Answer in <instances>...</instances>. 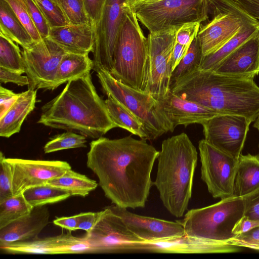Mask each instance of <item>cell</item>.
Returning <instances> with one entry per match:
<instances>
[{
  "instance_id": "1",
  "label": "cell",
  "mask_w": 259,
  "mask_h": 259,
  "mask_svg": "<svg viewBox=\"0 0 259 259\" xmlns=\"http://www.w3.org/2000/svg\"><path fill=\"white\" fill-rule=\"evenodd\" d=\"M158 154L145 139L101 137L90 143L87 165L112 203L126 209L143 208L153 185L151 175Z\"/></svg>"
},
{
  "instance_id": "2",
  "label": "cell",
  "mask_w": 259,
  "mask_h": 259,
  "mask_svg": "<svg viewBox=\"0 0 259 259\" xmlns=\"http://www.w3.org/2000/svg\"><path fill=\"white\" fill-rule=\"evenodd\" d=\"M174 94L209 108L220 114L259 115V87L251 77L204 70L199 67L171 82Z\"/></svg>"
},
{
  "instance_id": "3",
  "label": "cell",
  "mask_w": 259,
  "mask_h": 259,
  "mask_svg": "<svg viewBox=\"0 0 259 259\" xmlns=\"http://www.w3.org/2000/svg\"><path fill=\"white\" fill-rule=\"evenodd\" d=\"M37 123L98 139L117 127L98 94L91 73L68 81L63 91L44 105Z\"/></svg>"
},
{
  "instance_id": "4",
  "label": "cell",
  "mask_w": 259,
  "mask_h": 259,
  "mask_svg": "<svg viewBox=\"0 0 259 259\" xmlns=\"http://www.w3.org/2000/svg\"><path fill=\"white\" fill-rule=\"evenodd\" d=\"M157 159L153 185L168 211L181 218L192 196L198 152L188 136L182 133L162 141Z\"/></svg>"
},
{
  "instance_id": "5",
  "label": "cell",
  "mask_w": 259,
  "mask_h": 259,
  "mask_svg": "<svg viewBox=\"0 0 259 259\" xmlns=\"http://www.w3.org/2000/svg\"><path fill=\"white\" fill-rule=\"evenodd\" d=\"M148 40L130 6L115 44L110 74L124 84L141 91Z\"/></svg>"
},
{
  "instance_id": "6",
  "label": "cell",
  "mask_w": 259,
  "mask_h": 259,
  "mask_svg": "<svg viewBox=\"0 0 259 259\" xmlns=\"http://www.w3.org/2000/svg\"><path fill=\"white\" fill-rule=\"evenodd\" d=\"M243 197L232 196L205 207L189 210L182 220L185 235L228 242L235 237L233 229L243 217Z\"/></svg>"
},
{
  "instance_id": "7",
  "label": "cell",
  "mask_w": 259,
  "mask_h": 259,
  "mask_svg": "<svg viewBox=\"0 0 259 259\" xmlns=\"http://www.w3.org/2000/svg\"><path fill=\"white\" fill-rule=\"evenodd\" d=\"M96 72L104 92L142 123L148 140L173 132L171 124L158 109V101L151 96L124 84L105 70L100 69Z\"/></svg>"
},
{
  "instance_id": "8",
  "label": "cell",
  "mask_w": 259,
  "mask_h": 259,
  "mask_svg": "<svg viewBox=\"0 0 259 259\" xmlns=\"http://www.w3.org/2000/svg\"><path fill=\"white\" fill-rule=\"evenodd\" d=\"M132 9L151 33L201 23L208 18L209 10L208 0H159L137 4Z\"/></svg>"
},
{
  "instance_id": "9",
  "label": "cell",
  "mask_w": 259,
  "mask_h": 259,
  "mask_svg": "<svg viewBox=\"0 0 259 259\" xmlns=\"http://www.w3.org/2000/svg\"><path fill=\"white\" fill-rule=\"evenodd\" d=\"M179 28L150 32L147 37V55L141 91L157 101L163 99L170 92L171 57Z\"/></svg>"
},
{
  "instance_id": "10",
  "label": "cell",
  "mask_w": 259,
  "mask_h": 259,
  "mask_svg": "<svg viewBox=\"0 0 259 259\" xmlns=\"http://www.w3.org/2000/svg\"><path fill=\"white\" fill-rule=\"evenodd\" d=\"M212 19L200 27L199 38L203 56L221 47L245 25L259 20L249 15L234 0H208Z\"/></svg>"
},
{
  "instance_id": "11",
  "label": "cell",
  "mask_w": 259,
  "mask_h": 259,
  "mask_svg": "<svg viewBox=\"0 0 259 259\" xmlns=\"http://www.w3.org/2000/svg\"><path fill=\"white\" fill-rule=\"evenodd\" d=\"M201 179L209 193L221 199L232 197L238 159L216 148L204 139L198 143Z\"/></svg>"
},
{
  "instance_id": "12",
  "label": "cell",
  "mask_w": 259,
  "mask_h": 259,
  "mask_svg": "<svg viewBox=\"0 0 259 259\" xmlns=\"http://www.w3.org/2000/svg\"><path fill=\"white\" fill-rule=\"evenodd\" d=\"M130 6L128 0L105 1L100 18L94 27L93 69L96 72L103 69L110 72L115 44Z\"/></svg>"
},
{
  "instance_id": "13",
  "label": "cell",
  "mask_w": 259,
  "mask_h": 259,
  "mask_svg": "<svg viewBox=\"0 0 259 259\" xmlns=\"http://www.w3.org/2000/svg\"><path fill=\"white\" fill-rule=\"evenodd\" d=\"M28 88L52 90L60 62L66 52L49 37L21 52Z\"/></svg>"
},
{
  "instance_id": "14",
  "label": "cell",
  "mask_w": 259,
  "mask_h": 259,
  "mask_svg": "<svg viewBox=\"0 0 259 259\" xmlns=\"http://www.w3.org/2000/svg\"><path fill=\"white\" fill-rule=\"evenodd\" d=\"M85 237L91 246L92 253L131 252L136 243L143 241L108 206L101 211L93 229Z\"/></svg>"
},
{
  "instance_id": "15",
  "label": "cell",
  "mask_w": 259,
  "mask_h": 259,
  "mask_svg": "<svg viewBox=\"0 0 259 259\" xmlns=\"http://www.w3.org/2000/svg\"><path fill=\"white\" fill-rule=\"evenodd\" d=\"M252 121L245 116L219 114L201 123L204 139L220 150L238 159Z\"/></svg>"
},
{
  "instance_id": "16",
  "label": "cell",
  "mask_w": 259,
  "mask_h": 259,
  "mask_svg": "<svg viewBox=\"0 0 259 259\" xmlns=\"http://www.w3.org/2000/svg\"><path fill=\"white\" fill-rule=\"evenodd\" d=\"M7 159L13 171V195L21 194L29 188L47 184L71 169L70 164L63 161Z\"/></svg>"
},
{
  "instance_id": "17",
  "label": "cell",
  "mask_w": 259,
  "mask_h": 259,
  "mask_svg": "<svg viewBox=\"0 0 259 259\" xmlns=\"http://www.w3.org/2000/svg\"><path fill=\"white\" fill-rule=\"evenodd\" d=\"M241 247L229 242L192 237L186 235L155 241H142L135 244L132 252L172 253H220L239 252Z\"/></svg>"
},
{
  "instance_id": "18",
  "label": "cell",
  "mask_w": 259,
  "mask_h": 259,
  "mask_svg": "<svg viewBox=\"0 0 259 259\" xmlns=\"http://www.w3.org/2000/svg\"><path fill=\"white\" fill-rule=\"evenodd\" d=\"M108 207L121 218L129 230L143 241L167 240L185 235L184 227L177 221L139 215L115 205Z\"/></svg>"
},
{
  "instance_id": "19",
  "label": "cell",
  "mask_w": 259,
  "mask_h": 259,
  "mask_svg": "<svg viewBox=\"0 0 259 259\" xmlns=\"http://www.w3.org/2000/svg\"><path fill=\"white\" fill-rule=\"evenodd\" d=\"M87 248L84 237H75L70 233L0 245L1 250L9 254L83 253Z\"/></svg>"
},
{
  "instance_id": "20",
  "label": "cell",
  "mask_w": 259,
  "mask_h": 259,
  "mask_svg": "<svg viewBox=\"0 0 259 259\" xmlns=\"http://www.w3.org/2000/svg\"><path fill=\"white\" fill-rule=\"evenodd\" d=\"M158 108L171 126L172 131L180 125L201 124L219 115L214 110L197 103L182 98L170 91L162 100L158 101Z\"/></svg>"
},
{
  "instance_id": "21",
  "label": "cell",
  "mask_w": 259,
  "mask_h": 259,
  "mask_svg": "<svg viewBox=\"0 0 259 259\" xmlns=\"http://www.w3.org/2000/svg\"><path fill=\"white\" fill-rule=\"evenodd\" d=\"M212 71L226 75L253 78L258 75V31L225 58Z\"/></svg>"
},
{
  "instance_id": "22",
  "label": "cell",
  "mask_w": 259,
  "mask_h": 259,
  "mask_svg": "<svg viewBox=\"0 0 259 259\" xmlns=\"http://www.w3.org/2000/svg\"><path fill=\"white\" fill-rule=\"evenodd\" d=\"M50 215L46 205L33 207L30 213L0 229V245L38 238L49 224Z\"/></svg>"
},
{
  "instance_id": "23",
  "label": "cell",
  "mask_w": 259,
  "mask_h": 259,
  "mask_svg": "<svg viewBox=\"0 0 259 259\" xmlns=\"http://www.w3.org/2000/svg\"><path fill=\"white\" fill-rule=\"evenodd\" d=\"M49 37L66 53L89 54L94 50V29L91 23L52 28Z\"/></svg>"
},
{
  "instance_id": "24",
  "label": "cell",
  "mask_w": 259,
  "mask_h": 259,
  "mask_svg": "<svg viewBox=\"0 0 259 259\" xmlns=\"http://www.w3.org/2000/svg\"><path fill=\"white\" fill-rule=\"evenodd\" d=\"M37 90L31 88L21 93L15 102L0 118V136L9 138L19 133L27 116L35 108Z\"/></svg>"
},
{
  "instance_id": "25",
  "label": "cell",
  "mask_w": 259,
  "mask_h": 259,
  "mask_svg": "<svg viewBox=\"0 0 259 259\" xmlns=\"http://www.w3.org/2000/svg\"><path fill=\"white\" fill-rule=\"evenodd\" d=\"M259 188V158L249 153L240 155L233 196L243 197Z\"/></svg>"
},
{
  "instance_id": "26",
  "label": "cell",
  "mask_w": 259,
  "mask_h": 259,
  "mask_svg": "<svg viewBox=\"0 0 259 259\" xmlns=\"http://www.w3.org/2000/svg\"><path fill=\"white\" fill-rule=\"evenodd\" d=\"M89 54L66 53L60 62L52 90L90 72L94 64Z\"/></svg>"
},
{
  "instance_id": "27",
  "label": "cell",
  "mask_w": 259,
  "mask_h": 259,
  "mask_svg": "<svg viewBox=\"0 0 259 259\" xmlns=\"http://www.w3.org/2000/svg\"><path fill=\"white\" fill-rule=\"evenodd\" d=\"M0 36L12 40L24 49H28L35 43L11 8L4 0H0Z\"/></svg>"
},
{
  "instance_id": "28",
  "label": "cell",
  "mask_w": 259,
  "mask_h": 259,
  "mask_svg": "<svg viewBox=\"0 0 259 259\" xmlns=\"http://www.w3.org/2000/svg\"><path fill=\"white\" fill-rule=\"evenodd\" d=\"M259 22L244 25L241 30L215 51L202 57L199 68L213 70L225 58L258 32Z\"/></svg>"
},
{
  "instance_id": "29",
  "label": "cell",
  "mask_w": 259,
  "mask_h": 259,
  "mask_svg": "<svg viewBox=\"0 0 259 259\" xmlns=\"http://www.w3.org/2000/svg\"><path fill=\"white\" fill-rule=\"evenodd\" d=\"M105 100L108 114L117 127L126 130L141 139L148 140L142 123L119 103L110 96Z\"/></svg>"
},
{
  "instance_id": "30",
  "label": "cell",
  "mask_w": 259,
  "mask_h": 259,
  "mask_svg": "<svg viewBox=\"0 0 259 259\" xmlns=\"http://www.w3.org/2000/svg\"><path fill=\"white\" fill-rule=\"evenodd\" d=\"M47 184L69 192L72 195L85 197L98 186L97 182L71 169Z\"/></svg>"
},
{
  "instance_id": "31",
  "label": "cell",
  "mask_w": 259,
  "mask_h": 259,
  "mask_svg": "<svg viewBox=\"0 0 259 259\" xmlns=\"http://www.w3.org/2000/svg\"><path fill=\"white\" fill-rule=\"evenodd\" d=\"M22 193L33 207L58 202L71 196L69 192L48 184L29 188Z\"/></svg>"
},
{
  "instance_id": "32",
  "label": "cell",
  "mask_w": 259,
  "mask_h": 259,
  "mask_svg": "<svg viewBox=\"0 0 259 259\" xmlns=\"http://www.w3.org/2000/svg\"><path fill=\"white\" fill-rule=\"evenodd\" d=\"M33 208L23 193L0 201V229L30 213Z\"/></svg>"
},
{
  "instance_id": "33",
  "label": "cell",
  "mask_w": 259,
  "mask_h": 259,
  "mask_svg": "<svg viewBox=\"0 0 259 259\" xmlns=\"http://www.w3.org/2000/svg\"><path fill=\"white\" fill-rule=\"evenodd\" d=\"M21 52L19 45L0 36V67L20 74L25 73Z\"/></svg>"
},
{
  "instance_id": "34",
  "label": "cell",
  "mask_w": 259,
  "mask_h": 259,
  "mask_svg": "<svg viewBox=\"0 0 259 259\" xmlns=\"http://www.w3.org/2000/svg\"><path fill=\"white\" fill-rule=\"evenodd\" d=\"M202 57L200 43L197 36L191 43L186 55L172 71L170 84L178 78L198 68Z\"/></svg>"
},
{
  "instance_id": "35",
  "label": "cell",
  "mask_w": 259,
  "mask_h": 259,
  "mask_svg": "<svg viewBox=\"0 0 259 259\" xmlns=\"http://www.w3.org/2000/svg\"><path fill=\"white\" fill-rule=\"evenodd\" d=\"M86 137L70 131H67L50 138L44 147V152L50 153L60 150L87 147Z\"/></svg>"
},
{
  "instance_id": "36",
  "label": "cell",
  "mask_w": 259,
  "mask_h": 259,
  "mask_svg": "<svg viewBox=\"0 0 259 259\" xmlns=\"http://www.w3.org/2000/svg\"><path fill=\"white\" fill-rule=\"evenodd\" d=\"M61 10L69 25L91 23L83 0H51Z\"/></svg>"
},
{
  "instance_id": "37",
  "label": "cell",
  "mask_w": 259,
  "mask_h": 259,
  "mask_svg": "<svg viewBox=\"0 0 259 259\" xmlns=\"http://www.w3.org/2000/svg\"><path fill=\"white\" fill-rule=\"evenodd\" d=\"M11 8L18 19L27 30L34 42L42 37L32 21L25 0H4Z\"/></svg>"
},
{
  "instance_id": "38",
  "label": "cell",
  "mask_w": 259,
  "mask_h": 259,
  "mask_svg": "<svg viewBox=\"0 0 259 259\" xmlns=\"http://www.w3.org/2000/svg\"><path fill=\"white\" fill-rule=\"evenodd\" d=\"M51 28L68 25L60 8L51 0H34Z\"/></svg>"
},
{
  "instance_id": "39",
  "label": "cell",
  "mask_w": 259,
  "mask_h": 259,
  "mask_svg": "<svg viewBox=\"0 0 259 259\" xmlns=\"http://www.w3.org/2000/svg\"><path fill=\"white\" fill-rule=\"evenodd\" d=\"M13 171L10 163L2 152L0 154V201L13 195Z\"/></svg>"
},
{
  "instance_id": "40",
  "label": "cell",
  "mask_w": 259,
  "mask_h": 259,
  "mask_svg": "<svg viewBox=\"0 0 259 259\" xmlns=\"http://www.w3.org/2000/svg\"><path fill=\"white\" fill-rule=\"evenodd\" d=\"M30 17L42 38L49 37L51 28L34 0H25Z\"/></svg>"
},
{
  "instance_id": "41",
  "label": "cell",
  "mask_w": 259,
  "mask_h": 259,
  "mask_svg": "<svg viewBox=\"0 0 259 259\" xmlns=\"http://www.w3.org/2000/svg\"><path fill=\"white\" fill-rule=\"evenodd\" d=\"M229 243L239 247L259 250V226L250 231L235 236Z\"/></svg>"
},
{
  "instance_id": "42",
  "label": "cell",
  "mask_w": 259,
  "mask_h": 259,
  "mask_svg": "<svg viewBox=\"0 0 259 259\" xmlns=\"http://www.w3.org/2000/svg\"><path fill=\"white\" fill-rule=\"evenodd\" d=\"M200 24L199 22H193L182 25L177 31L176 42L189 48L197 36Z\"/></svg>"
},
{
  "instance_id": "43",
  "label": "cell",
  "mask_w": 259,
  "mask_h": 259,
  "mask_svg": "<svg viewBox=\"0 0 259 259\" xmlns=\"http://www.w3.org/2000/svg\"><path fill=\"white\" fill-rule=\"evenodd\" d=\"M245 210L244 216L253 221H259V188L243 197Z\"/></svg>"
},
{
  "instance_id": "44",
  "label": "cell",
  "mask_w": 259,
  "mask_h": 259,
  "mask_svg": "<svg viewBox=\"0 0 259 259\" xmlns=\"http://www.w3.org/2000/svg\"><path fill=\"white\" fill-rule=\"evenodd\" d=\"M106 0H83L91 24L93 27L98 22Z\"/></svg>"
},
{
  "instance_id": "45",
  "label": "cell",
  "mask_w": 259,
  "mask_h": 259,
  "mask_svg": "<svg viewBox=\"0 0 259 259\" xmlns=\"http://www.w3.org/2000/svg\"><path fill=\"white\" fill-rule=\"evenodd\" d=\"M0 82L6 83L12 82L20 86L28 85L29 79L27 76L0 67Z\"/></svg>"
},
{
  "instance_id": "46",
  "label": "cell",
  "mask_w": 259,
  "mask_h": 259,
  "mask_svg": "<svg viewBox=\"0 0 259 259\" xmlns=\"http://www.w3.org/2000/svg\"><path fill=\"white\" fill-rule=\"evenodd\" d=\"M20 94L0 87V118L2 117L18 98Z\"/></svg>"
},
{
  "instance_id": "47",
  "label": "cell",
  "mask_w": 259,
  "mask_h": 259,
  "mask_svg": "<svg viewBox=\"0 0 259 259\" xmlns=\"http://www.w3.org/2000/svg\"><path fill=\"white\" fill-rule=\"evenodd\" d=\"M101 213V211L97 212H88L78 214V230L90 232L94 226Z\"/></svg>"
},
{
  "instance_id": "48",
  "label": "cell",
  "mask_w": 259,
  "mask_h": 259,
  "mask_svg": "<svg viewBox=\"0 0 259 259\" xmlns=\"http://www.w3.org/2000/svg\"><path fill=\"white\" fill-rule=\"evenodd\" d=\"M78 214L68 217H61L55 219L53 223L55 225L69 231L78 230Z\"/></svg>"
},
{
  "instance_id": "49",
  "label": "cell",
  "mask_w": 259,
  "mask_h": 259,
  "mask_svg": "<svg viewBox=\"0 0 259 259\" xmlns=\"http://www.w3.org/2000/svg\"><path fill=\"white\" fill-rule=\"evenodd\" d=\"M249 15L259 20V0H234Z\"/></svg>"
},
{
  "instance_id": "50",
  "label": "cell",
  "mask_w": 259,
  "mask_h": 259,
  "mask_svg": "<svg viewBox=\"0 0 259 259\" xmlns=\"http://www.w3.org/2000/svg\"><path fill=\"white\" fill-rule=\"evenodd\" d=\"M255 227V221L243 217L237 223L233 229L235 236L246 233Z\"/></svg>"
},
{
  "instance_id": "51",
  "label": "cell",
  "mask_w": 259,
  "mask_h": 259,
  "mask_svg": "<svg viewBox=\"0 0 259 259\" xmlns=\"http://www.w3.org/2000/svg\"><path fill=\"white\" fill-rule=\"evenodd\" d=\"M188 47L175 43L171 57L172 72L186 55Z\"/></svg>"
},
{
  "instance_id": "52",
  "label": "cell",
  "mask_w": 259,
  "mask_h": 259,
  "mask_svg": "<svg viewBox=\"0 0 259 259\" xmlns=\"http://www.w3.org/2000/svg\"><path fill=\"white\" fill-rule=\"evenodd\" d=\"M145 0H128V4L131 8L135 5L141 3Z\"/></svg>"
},
{
  "instance_id": "53",
  "label": "cell",
  "mask_w": 259,
  "mask_h": 259,
  "mask_svg": "<svg viewBox=\"0 0 259 259\" xmlns=\"http://www.w3.org/2000/svg\"><path fill=\"white\" fill-rule=\"evenodd\" d=\"M253 126L259 131V115L256 119L254 121V123L253 124Z\"/></svg>"
},
{
  "instance_id": "54",
  "label": "cell",
  "mask_w": 259,
  "mask_h": 259,
  "mask_svg": "<svg viewBox=\"0 0 259 259\" xmlns=\"http://www.w3.org/2000/svg\"><path fill=\"white\" fill-rule=\"evenodd\" d=\"M159 1V0H145L141 3H150V2H155V1ZM139 4V3H138Z\"/></svg>"
},
{
  "instance_id": "55",
  "label": "cell",
  "mask_w": 259,
  "mask_h": 259,
  "mask_svg": "<svg viewBox=\"0 0 259 259\" xmlns=\"http://www.w3.org/2000/svg\"><path fill=\"white\" fill-rule=\"evenodd\" d=\"M259 158V144H258V154L256 155Z\"/></svg>"
},
{
  "instance_id": "56",
  "label": "cell",
  "mask_w": 259,
  "mask_h": 259,
  "mask_svg": "<svg viewBox=\"0 0 259 259\" xmlns=\"http://www.w3.org/2000/svg\"><path fill=\"white\" fill-rule=\"evenodd\" d=\"M258 33H259V25H258Z\"/></svg>"
},
{
  "instance_id": "57",
  "label": "cell",
  "mask_w": 259,
  "mask_h": 259,
  "mask_svg": "<svg viewBox=\"0 0 259 259\" xmlns=\"http://www.w3.org/2000/svg\"><path fill=\"white\" fill-rule=\"evenodd\" d=\"M257 222H258V226H259V221H257Z\"/></svg>"
}]
</instances>
